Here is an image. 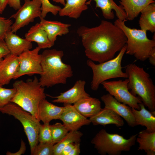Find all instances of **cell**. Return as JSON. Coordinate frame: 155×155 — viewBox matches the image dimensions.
Masks as SVG:
<instances>
[{
	"label": "cell",
	"instance_id": "1",
	"mask_svg": "<svg viewBox=\"0 0 155 155\" xmlns=\"http://www.w3.org/2000/svg\"><path fill=\"white\" fill-rule=\"evenodd\" d=\"M77 32L86 56L99 63L114 58L126 44L127 39L123 31L107 21L102 20L98 26L92 28L80 26Z\"/></svg>",
	"mask_w": 155,
	"mask_h": 155
},
{
	"label": "cell",
	"instance_id": "2",
	"mask_svg": "<svg viewBox=\"0 0 155 155\" xmlns=\"http://www.w3.org/2000/svg\"><path fill=\"white\" fill-rule=\"evenodd\" d=\"M42 72L39 80L42 87H51L66 83L68 78L73 75L71 66L62 60L63 51L55 49H46L41 54Z\"/></svg>",
	"mask_w": 155,
	"mask_h": 155
},
{
	"label": "cell",
	"instance_id": "3",
	"mask_svg": "<svg viewBox=\"0 0 155 155\" xmlns=\"http://www.w3.org/2000/svg\"><path fill=\"white\" fill-rule=\"evenodd\" d=\"M125 72L131 93L134 96L138 95L149 111H155V86L149 74L143 67L133 63L126 66Z\"/></svg>",
	"mask_w": 155,
	"mask_h": 155
},
{
	"label": "cell",
	"instance_id": "4",
	"mask_svg": "<svg viewBox=\"0 0 155 155\" xmlns=\"http://www.w3.org/2000/svg\"><path fill=\"white\" fill-rule=\"evenodd\" d=\"M13 87L16 92L11 102L16 104L39 120V106L47 96L37 77L35 76L34 79H28L26 81H16Z\"/></svg>",
	"mask_w": 155,
	"mask_h": 155
},
{
	"label": "cell",
	"instance_id": "5",
	"mask_svg": "<svg viewBox=\"0 0 155 155\" xmlns=\"http://www.w3.org/2000/svg\"><path fill=\"white\" fill-rule=\"evenodd\" d=\"M114 24L121 29L127 39L125 53L133 55L137 60L144 61L148 59L155 49V40L149 39L147 31L131 28L126 26L125 21L117 19Z\"/></svg>",
	"mask_w": 155,
	"mask_h": 155
},
{
	"label": "cell",
	"instance_id": "6",
	"mask_svg": "<svg viewBox=\"0 0 155 155\" xmlns=\"http://www.w3.org/2000/svg\"><path fill=\"white\" fill-rule=\"evenodd\" d=\"M137 134L126 139L118 134L110 133L102 129L96 134L91 143L101 155H120L123 152L131 150L135 144Z\"/></svg>",
	"mask_w": 155,
	"mask_h": 155
},
{
	"label": "cell",
	"instance_id": "7",
	"mask_svg": "<svg viewBox=\"0 0 155 155\" xmlns=\"http://www.w3.org/2000/svg\"><path fill=\"white\" fill-rule=\"evenodd\" d=\"M126 49V44L116 57L98 64H95L90 59L87 61V64L91 68L93 72L91 85L92 90H97L100 84L108 79L119 78H128L127 73L123 71L121 65Z\"/></svg>",
	"mask_w": 155,
	"mask_h": 155
},
{
	"label": "cell",
	"instance_id": "8",
	"mask_svg": "<svg viewBox=\"0 0 155 155\" xmlns=\"http://www.w3.org/2000/svg\"><path fill=\"white\" fill-rule=\"evenodd\" d=\"M0 111L13 116L22 124L30 147L32 155L36 146L38 143L40 121L30 113L24 110L16 104L10 102L0 108Z\"/></svg>",
	"mask_w": 155,
	"mask_h": 155
},
{
	"label": "cell",
	"instance_id": "9",
	"mask_svg": "<svg viewBox=\"0 0 155 155\" xmlns=\"http://www.w3.org/2000/svg\"><path fill=\"white\" fill-rule=\"evenodd\" d=\"M128 82L127 78L124 80L106 81L101 84L103 88L118 101L139 110V104L142 102L139 97L134 96L129 91Z\"/></svg>",
	"mask_w": 155,
	"mask_h": 155
},
{
	"label": "cell",
	"instance_id": "10",
	"mask_svg": "<svg viewBox=\"0 0 155 155\" xmlns=\"http://www.w3.org/2000/svg\"><path fill=\"white\" fill-rule=\"evenodd\" d=\"M41 3L39 0H24V4L10 18L15 19L11 31L15 33L21 28L41 17Z\"/></svg>",
	"mask_w": 155,
	"mask_h": 155
},
{
	"label": "cell",
	"instance_id": "11",
	"mask_svg": "<svg viewBox=\"0 0 155 155\" xmlns=\"http://www.w3.org/2000/svg\"><path fill=\"white\" fill-rule=\"evenodd\" d=\"M40 49L38 46L32 50L26 51L18 56L19 67L13 79L26 75L40 74L42 72V55L39 54Z\"/></svg>",
	"mask_w": 155,
	"mask_h": 155
},
{
	"label": "cell",
	"instance_id": "12",
	"mask_svg": "<svg viewBox=\"0 0 155 155\" xmlns=\"http://www.w3.org/2000/svg\"><path fill=\"white\" fill-rule=\"evenodd\" d=\"M64 109L59 118L69 131L78 130L82 126L89 125L91 122L81 114L73 105H64Z\"/></svg>",
	"mask_w": 155,
	"mask_h": 155
},
{
	"label": "cell",
	"instance_id": "13",
	"mask_svg": "<svg viewBox=\"0 0 155 155\" xmlns=\"http://www.w3.org/2000/svg\"><path fill=\"white\" fill-rule=\"evenodd\" d=\"M86 82L83 80H77L73 86L67 91L61 93L57 96H49L55 99L52 101L55 103H62L64 105L74 104L80 99L90 96L85 90Z\"/></svg>",
	"mask_w": 155,
	"mask_h": 155
},
{
	"label": "cell",
	"instance_id": "14",
	"mask_svg": "<svg viewBox=\"0 0 155 155\" xmlns=\"http://www.w3.org/2000/svg\"><path fill=\"white\" fill-rule=\"evenodd\" d=\"M101 99L104 104V107L113 110L124 119L129 126H136L130 107L119 102L109 93L102 96Z\"/></svg>",
	"mask_w": 155,
	"mask_h": 155
},
{
	"label": "cell",
	"instance_id": "15",
	"mask_svg": "<svg viewBox=\"0 0 155 155\" xmlns=\"http://www.w3.org/2000/svg\"><path fill=\"white\" fill-rule=\"evenodd\" d=\"M18 56L9 54L0 63V85L8 84L18 70Z\"/></svg>",
	"mask_w": 155,
	"mask_h": 155
},
{
	"label": "cell",
	"instance_id": "16",
	"mask_svg": "<svg viewBox=\"0 0 155 155\" xmlns=\"http://www.w3.org/2000/svg\"><path fill=\"white\" fill-rule=\"evenodd\" d=\"M96 3V8H99L101 10L102 14L106 19H113L115 15L113 10L115 11L118 19L125 21L127 20L125 12L121 5H118L113 0H90L86 2L88 5L91 1Z\"/></svg>",
	"mask_w": 155,
	"mask_h": 155
},
{
	"label": "cell",
	"instance_id": "17",
	"mask_svg": "<svg viewBox=\"0 0 155 155\" xmlns=\"http://www.w3.org/2000/svg\"><path fill=\"white\" fill-rule=\"evenodd\" d=\"M39 23L46 32L48 38L53 45L55 44L57 36H62L68 34L71 25L57 21L48 20L40 17Z\"/></svg>",
	"mask_w": 155,
	"mask_h": 155
},
{
	"label": "cell",
	"instance_id": "18",
	"mask_svg": "<svg viewBox=\"0 0 155 155\" xmlns=\"http://www.w3.org/2000/svg\"><path fill=\"white\" fill-rule=\"evenodd\" d=\"M94 125H100L104 126L114 124L117 127L123 126L124 124L121 117L112 109L104 107L89 119Z\"/></svg>",
	"mask_w": 155,
	"mask_h": 155
},
{
	"label": "cell",
	"instance_id": "19",
	"mask_svg": "<svg viewBox=\"0 0 155 155\" xmlns=\"http://www.w3.org/2000/svg\"><path fill=\"white\" fill-rule=\"evenodd\" d=\"M4 40L10 54L18 56L24 51L30 50L32 46L31 42L20 37L11 30L6 34Z\"/></svg>",
	"mask_w": 155,
	"mask_h": 155
},
{
	"label": "cell",
	"instance_id": "20",
	"mask_svg": "<svg viewBox=\"0 0 155 155\" xmlns=\"http://www.w3.org/2000/svg\"><path fill=\"white\" fill-rule=\"evenodd\" d=\"M139 106V110L131 108L136 126L145 127V130L149 133L155 132V111L147 110L142 102Z\"/></svg>",
	"mask_w": 155,
	"mask_h": 155
},
{
	"label": "cell",
	"instance_id": "21",
	"mask_svg": "<svg viewBox=\"0 0 155 155\" xmlns=\"http://www.w3.org/2000/svg\"><path fill=\"white\" fill-rule=\"evenodd\" d=\"M64 107L55 105L45 98L42 100L38 109V118L44 123H49L53 120L59 119Z\"/></svg>",
	"mask_w": 155,
	"mask_h": 155
},
{
	"label": "cell",
	"instance_id": "22",
	"mask_svg": "<svg viewBox=\"0 0 155 155\" xmlns=\"http://www.w3.org/2000/svg\"><path fill=\"white\" fill-rule=\"evenodd\" d=\"M76 109L86 118H90L102 108L100 100L90 96L83 98L73 104Z\"/></svg>",
	"mask_w": 155,
	"mask_h": 155
},
{
	"label": "cell",
	"instance_id": "23",
	"mask_svg": "<svg viewBox=\"0 0 155 155\" xmlns=\"http://www.w3.org/2000/svg\"><path fill=\"white\" fill-rule=\"evenodd\" d=\"M25 38L30 42H36L40 49L49 48L53 46L46 33L39 23L32 26L25 35Z\"/></svg>",
	"mask_w": 155,
	"mask_h": 155
},
{
	"label": "cell",
	"instance_id": "24",
	"mask_svg": "<svg viewBox=\"0 0 155 155\" xmlns=\"http://www.w3.org/2000/svg\"><path fill=\"white\" fill-rule=\"evenodd\" d=\"M125 12L127 20L131 21L136 18L148 5L155 2L154 0H120L119 1Z\"/></svg>",
	"mask_w": 155,
	"mask_h": 155
},
{
	"label": "cell",
	"instance_id": "25",
	"mask_svg": "<svg viewBox=\"0 0 155 155\" xmlns=\"http://www.w3.org/2000/svg\"><path fill=\"white\" fill-rule=\"evenodd\" d=\"M87 0H66L64 7L59 12V16L75 19L79 18L82 13L88 9L86 2Z\"/></svg>",
	"mask_w": 155,
	"mask_h": 155
},
{
	"label": "cell",
	"instance_id": "26",
	"mask_svg": "<svg viewBox=\"0 0 155 155\" xmlns=\"http://www.w3.org/2000/svg\"><path fill=\"white\" fill-rule=\"evenodd\" d=\"M139 21L141 29L149 31L152 33L155 32V3H152L148 5L141 12Z\"/></svg>",
	"mask_w": 155,
	"mask_h": 155
},
{
	"label": "cell",
	"instance_id": "27",
	"mask_svg": "<svg viewBox=\"0 0 155 155\" xmlns=\"http://www.w3.org/2000/svg\"><path fill=\"white\" fill-rule=\"evenodd\" d=\"M136 142L139 144L138 150H144L147 155H155V132L149 133L145 130L137 135Z\"/></svg>",
	"mask_w": 155,
	"mask_h": 155
},
{
	"label": "cell",
	"instance_id": "28",
	"mask_svg": "<svg viewBox=\"0 0 155 155\" xmlns=\"http://www.w3.org/2000/svg\"><path fill=\"white\" fill-rule=\"evenodd\" d=\"M82 135V133L78 130L69 131L61 141L54 144L53 155H61L64 148L69 144L80 142Z\"/></svg>",
	"mask_w": 155,
	"mask_h": 155
},
{
	"label": "cell",
	"instance_id": "29",
	"mask_svg": "<svg viewBox=\"0 0 155 155\" xmlns=\"http://www.w3.org/2000/svg\"><path fill=\"white\" fill-rule=\"evenodd\" d=\"M52 136V143L55 144L61 141L69 131L63 124L56 123L50 125Z\"/></svg>",
	"mask_w": 155,
	"mask_h": 155
},
{
	"label": "cell",
	"instance_id": "30",
	"mask_svg": "<svg viewBox=\"0 0 155 155\" xmlns=\"http://www.w3.org/2000/svg\"><path fill=\"white\" fill-rule=\"evenodd\" d=\"M38 141L41 143H52V136L49 123H44L43 124H40Z\"/></svg>",
	"mask_w": 155,
	"mask_h": 155
},
{
	"label": "cell",
	"instance_id": "31",
	"mask_svg": "<svg viewBox=\"0 0 155 155\" xmlns=\"http://www.w3.org/2000/svg\"><path fill=\"white\" fill-rule=\"evenodd\" d=\"M16 92V90L14 88H6L0 86V108L11 102Z\"/></svg>",
	"mask_w": 155,
	"mask_h": 155
},
{
	"label": "cell",
	"instance_id": "32",
	"mask_svg": "<svg viewBox=\"0 0 155 155\" xmlns=\"http://www.w3.org/2000/svg\"><path fill=\"white\" fill-rule=\"evenodd\" d=\"M41 3V17L45 18L49 13L56 16L61 9L58 6L52 4L49 0H39Z\"/></svg>",
	"mask_w": 155,
	"mask_h": 155
},
{
	"label": "cell",
	"instance_id": "33",
	"mask_svg": "<svg viewBox=\"0 0 155 155\" xmlns=\"http://www.w3.org/2000/svg\"><path fill=\"white\" fill-rule=\"evenodd\" d=\"M52 143H41L35 147L32 155H53V146Z\"/></svg>",
	"mask_w": 155,
	"mask_h": 155
},
{
	"label": "cell",
	"instance_id": "34",
	"mask_svg": "<svg viewBox=\"0 0 155 155\" xmlns=\"http://www.w3.org/2000/svg\"><path fill=\"white\" fill-rule=\"evenodd\" d=\"M13 23L12 20L0 16V39L4 40L6 34L11 30Z\"/></svg>",
	"mask_w": 155,
	"mask_h": 155
},
{
	"label": "cell",
	"instance_id": "35",
	"mask_svg": "<svg viewBox=\"0 0 155 155\" xmlns=\"http://www.w3.org/2000/svg\"><path fill=\"white\" fill-rule=\"evenodd\" d=\"M9 54L10 51L4 40L0 39V58H4Z\"/></svg>",
	"mask_w": 155,
	"mask_h": 155
},
{
	"label": "cell",
	"instance_id": "36",
	"mask_svg": "<svg viewBox=\"0 0 155 155\" xmlns=\"http://www.w3.org/2000/svg\"><path fill=\"white\" fill-rule=\"evenodd\" d=\"M26 144L24 141L21 140V146L19 150L15 153H12L9 151H8L6 153L7 155H21L24 154L26 152Z\"/></svg>",
	"mask_w": 155,
	"mask_h": 155
},
{
	"label": "cell",
	"instance_id": "37",
	"mask_svg": "<svg viewBox=\"0 0 155 155\" xmlns=\"http://www.w3.org/2000/svg\"><path fill=\"white\" fill-rule=\"evenodd\" d=\"M8 5L15 10H18L21 7L20 0H9Z\"/></svg>",
	"mask_w": 155,
	"mask_h": 155
},
{
	"label": "cell",
	"instance_id": "38",
	"mask_svg": "<svg viewBox=\"0 0 155 155\" xmlns=\"http://www.w3.org/2000/svg\"><path fill=\"white\" fill-rule=\"evenodd\" d=\"M80 142L75 143L74 146L68 155H78L80 153Z\"/></svg>",
	"mask_w": 155,
	"mask_h": 155
},
{
	"label": "cell",
	"instance_id": "39",
	"mask_svg": "<svg viewBox=\"0 0 155 155\" xmlns=\"http://www.w3.org/2000/svg\"><path fill=\"white\" fill-rule=\"evenodd\" d=\"M74 143H71L65 146L63 148L61 155H68L74 146Z\"/></svg>",
	"mask_w": 155,
	"mask_h": 155
},
{
	"label": "cell",
	"instance_id": "40",
	"mask_svg": "<svg viewBox=\"0 0 155 155\" xmlns=\"http://www.w3.org/2000/svg\"><path fill=\"white\" fill-rule=\"evenodd\" d=\"M148 59H149V62L153 66H155V49H154L152 51L150 54L149 56Z\"/></svg>",
	"mask_w": 155,
	"mask_h": 155
},
{
	"label": "cell",
	"instance_id": "41",
	"mask_svg": "<svg viewBox=\"0 0 155 155\" xmlns=\"http://www.w3.org/2000/svg\"><path fill=\"white\" fill-rule=\"evenodd\" d=\"M9 0H0V8L2 11H3L8 5Z\"/></svg>",
	"mask_w": 155,
	"mask_h": 155
},
{
	"label": "cell",
	"instance_id": "42",
	"mask_svg": "<svg viewBox=\"0 0 155 155\" xmlns=\"http://www.w3.org/2000/svg\"><path fill=\"white\" fill-rule=\"evenodd\" d=\"M53 2L56 3H60L62 5L64 6L65 5V3L66 0H53Z\"/></svg>",
	"mask_w": 155,
	"mask_h": 155
},
{
	"label": "cell",
	"instance_id": "43",
	"mask_svg": "<svg viewBox=\"0 0 155 155\" xmlns=\"http://www.w3.org/2000/svg\"><path fill=\"white\" fill-rule=\"evenodd\" d=\"M3 12V11H2V10L0 8V14H2Z\"/></svg>",
	"mask_w": 155,
	"mask_h": 155
},
{
	"label": "cell",
	"instance_id": "44",
	"mask_svg": "<svg viewBox=\"0 0 155 155\" xmlns=\"http://www.w3.org/2000/svg\"><path fill=\"white\" fill-rule=\"evenodd\" d=\"M3 58H0V63L1 61H2V60H3Z\"/></svg>",
	"mask_w": 155,
	"mask_h": 155
},
{
	"label": "cell",
	"instance_id": "45",
	"mask_svg": "<svg viewBox=\"0 0 155 155\" xmlns=\"http://www.w3.org/2000/svg\"><path fill=\"white\" fill-rule=\"evenodd\" d=\"M155 1V0H154Z\"/></svg>",
	"mask_w": 155,
	"mask_h": 155
},
{
	"label": "cell",
	"instance_id": "46",
	"mask_svg": "<svg viewBox=\"0 0 155 155\" xmlns=\"http://www.w3.org/2000/svg\"><path fill=\"white\" fill-rule=\"evenodd\" d=\"M0 86H1L0 85Z\"/></svg>",
	"mask_w": 155,
	"mask_h": 155
}]
</instances>
